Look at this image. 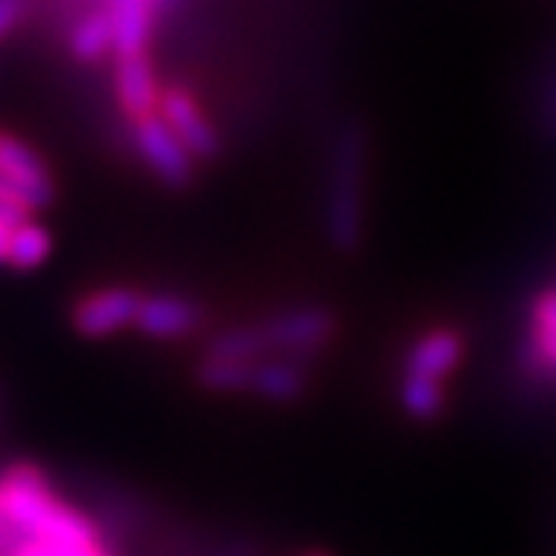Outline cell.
I'll return each mask as SVG.
<instances>
[{
	"label": "cell",
	"instance_id": "obj_20",
	"mask_svg": "<svg viewBox=\"0 0 556 556\" xmlns=\"http://www.w3.org/2000/svg\"><path fill=\"white\" fill-rule=\"evenodd\" d=\"M530 327L556 330V290H543L530 307Z\"/></svg>",
	"mask_w": 556,
	"mask_h": 556
},
{
	"label": "cell",
	"instance_id": "obj_13",
	"mask_svg": "<svg viewBox=\"0 0 556 556\" xmlns=\"http://www.w3.org/2000/svg\"><path fill=\"white\" fill-rule=\"evenodd\" d=\"M117 97L121 108L137 121L154 117L161 111V87L154 77V64H150L147 54H134V58H121L117 61Z\"/></svg>",
	"mask_w": 556,
	"mask_h": 556
},
{
	"label": "cell",
	"instance_id": "obj_10",
	"mask_svg": "<svg viewBox=\"0 0 556 556\" xmlns=\"http://www.w3.org/2000/svg\"><path fill=\"white\" fill-rule=\"evenodd\" d=\"M464 353H467V340H464L460 330H453V327L427 330L407 350V361H403V374L443 383L450 374H457V367L464 364Z\"/></svg>",
	"mask_w": 556,
	"mask_h": 556
},
{
	"label": "cell",
	"instance_id": "obj_14",
	"mask_svg": "<svg viewBox=\"0 0 556 556\" xmlns=\"http://www.w3.org/2000/svg\"><path fill=\"white\" fill-rule=\"evenodd\" d=\"M111 21H114V54L134 58L147 54L150 30H154V0H111Z\"/></svg>",
	"mask_w": 556,
	"mask_h": 556
},
{
	"label": "cell",
	"instance_id": "obj_26",
	"mask_svg": "<svg viewBox=\"0 0 556 556\" xmlns=\"http://www.w3.org/2000/svg\"><path fill=\"white\" fill-rule=\"evenodd\" d=\"M553 124H556V100H553Z\"/></svg>",
	"mask_w": 556,
	"mask_h": 556
},
{
	"label": "cell",
	"instance_id": "obj_17",
	"mask_svg": "<svg viewBox=\"0 0 556 556\" xmlns=\"http://www.w3.org/2000/svg\"><path fill=\"white\" fill-rule=\"evenodd\" d=\"M114 50V21H111V11H97V14H87L74 34H71V54L84 64H93L104 54Z\"/></svg>",
	"mask_w": 556,
	"mask_h": 556
},
{
	"label": "cell",
	"instance_id": "obj_22",
	"mask_svg": "<svg viewBox=\"0 0 556 556\" xmlns=\"http://www.w3.org/2000/svg\"><path fill=\"white\" fill-rule=\"evenodd\" d=\"M21 14H24V0H0V37L17 24Z\"/></svg>",
	"mask_w": 556,
	"mask_h": 556
},
{
	"label": "cell",
	"instance_id": "obj_5",
	"mask_svg": "<svg viewBox=\"0 0 556 556\" xmlns=\"http://www.w3.org/2000/svg\"><path fill=\"white\" fill-rule=\"evenodd\" d=\"M140 293L127 290V287H111V290H97L90 296H84L71 324L80 337L90 340H104L111 333H121L124 327H137V314H140Z\"/></svg>",
	"mask_w": 556,
	"mask_h": 556
},
{
	"label": "cell",
	"instance_id": "obj_9",
	"mask_svg": "<svg viewBox=\"0 0 556 556\" xmlns=\"http://www.w3.org/2000/svg\"><path fill=\"white\" fill-rule=\"evenodd\" d=\"M150 520V507L143 500L130 496L121 486H97L93 493V523L104 533L108 546H121L137 540L147 530Z\"/></svg>",
	"mask_w": 556,
	"mask_h": 556
},
{
	"label": "cell",
	"instance_id": "obj_6",
	"mask_svg": "<svg viewBox=\"0 0 556 556\" xmlns=\"http://www.w3.org/2000/svg\"><path fill=\"white\" fill-rule=\"evenodd\" d=\"M0 180H4L30 211L50 207V200H54V180H50L47 164L24 140L8 137V134H0Z\"/></svg>",
	"mask_w": 556,
	"mask_h": 556
},
{
	"label": "cell",
	"instance_id": "obj_1",
	"mask_svg": "<svg viewBox=\"0 0 556 556\" xmlns=\"http://www.w3.org/2000/svg\"><path fill=\"white\" fill-rule=\"evenodd\" d=\"M337 337V317L327 307H293L264 324H243L217 333L207 343L211 357L227 361H267V357H296L311 361Z\"/></svg>",
	"mask_w": 556,
	"mask_h": 556
},
{
	"label": "cell",
	"instance_id": "obj_18",
	"mask_svg": "<svg viewBox=\"0 0 556 556\" xmlns=\"http://www.w3.org/2000/svg\"><path fill=\"white\" fill-rule=\"evenodd\" d=\"M50 254V233L37 224H21L11 233V250H8V267L14 270H34L47 261Z\"/></svg>",
	"mask_w": 556,
	"mask_h": 556
},
{
	"label": "cell",
	"instance_id": "obj_25",
	"mask_svg": "<svg viewBox=\"0 0 556 556\" xmlns=\"http://www.w3.org/2000/svg\"><path fill=\"white\" fill-rule=\"evenodd\" d=\"M97 556H117V553H114V549H111V546H104V549H100V553H97Z\"/></svg>",
	"mask_w": 556,
	"mask_h": 556
},
{
	"label": "cell",
	"instance_id": "obj_7",
	"mask_svg": "<svg viewBox=\"0 0 556 556\" xmlns=\"http://www.w3.org/2000/svg\"><path fill=\"white\" fill-rule=\"evenodd\" d=\"M157 114L180 137V143L190 150L193 161H214L220 154V137H217L214 124L207 121V114L200 111V104L187 90L167 87L164 97H161V111Z\"/></svg>",
	"mask_w": 556,
	"mask_h": 556
},
{
	"label": "cell",
	"instance_id": "obj_23",
	"mask_svg": "<svg viewBox=\"0 0 556 556\" xmlns=\"http://www.w3.org/2000/svg\"><path fill=\"white\" fill-rule=\"evenodd\" d=\"M11 233H14V227H8V224H0V264H8V250H11Z\"/></svg>",
	"mask_w": 556,
	"mask_h": 556
},
{
	"label": "cell",
	"instance_id": "obj_19",
	"mask_svg": "<svg viewBox=\"0 0 556 556\" xmlns=\"http://www.w3.org/2000/svg\"><path fill=\"white\" fill-rule=\"evenodd\" d=\"M530 353H533V361L540 367L556 374V330L530 327Z\"/></svg>",
	"mask_w": 556,
	"mask_h": 556
},
{
	"label": "cell",
	"instance_id": "obj_8",
	"mask_svg": "<svg viewBox=\"0 0 556 556\" xmlns=\"http://www.w3.org/2000/svg\"><path fill=\"white\" fill-rule=\"evenodd\" d=\"M104 546V533H100L90 514L80 510L67 520V527L47 536H24L0 556H97Z\"/></svg>",
	"mask_w": 556,
	"mask_h": 556
},
{
	"label": "cell",
	"instance_id": "obj_3",
	"mask_svg": "<svg viewBox=\"0 0 556 556\" xmlns=\"http://www.w3.org/2000/svg\"><path fill=\"white\" fill-rule=\"evenodd\" d=\"M0 503H4L8 523L17 540L43 536L71 510V503L50 486L47 473L27 460H17L0 473Z\"/></svg>",
	"mask_w": 556,
	"mask_h": 556
},
{
	"label": "cell",
	"instance_id": "obj_15",
	"mask_svg": "<svg viewBox=\"0 0 556 556\" xmlns=\"http://www.w3.org/2000/svg\"><path fill=\"white\" fill-rule=\"evenodd\" d=\"M400 407L417 424H437L446 414L443 383L403 374V380H400Z\"/></svg>",
	"mask_w": 556,
	"mask_h": 556
},
{
	"label": "cell",
	"instance_id": "obj_24",
	"mask_svg": "<svg viewBox=\"0 0 556 556\" xmlns=\"http://www.w3.org/2000/svg\"><path fill=\"white\" fill-rule=\"evenodd\" d=\"M300 556H333V553H327V549H307V553H300Z\"/></svg>",
	"mask_w": 556,
	"mask_h": 556
},
{
	"label": "cell",
	"instance_id": "obj_4",
	"mask_svg": "<svg viewBox=\"0 0 556 556\" xmlns=\"http://www.w3.org/2000/svg\"><path fill=\"white\" fill-rule=\"evenodd\" d=\"M134 143L140 161L170 187H187L193 177V157L180 143V137L167 127L161 114L143 117L134 124Z\"/></svg>",
	"mask_w": 556,
	"mask_h": 556
},
{
	"label": "cell",
	"instance_id": "obj_2",
	"mask_svg": "<svg viewBox=\"0 0 556 556\" xmlns=\"http://www.w3.org/2000/svg\"><path fill=\"white\" fill-rule=\"evenodd\" d=\"M364 177H367V127L343 121L330 143L327 167V240L337 254H357L364 243Z\"/></svg>",
	"mask_w": 556,
	"mask_h": 556
},
{
	"label": "cell",
	"instance_id": "obj_16",
	"mask_svg": "<svg viewBox=\"0 0 556 556\" xmlns=\"http://www.w3.org/2000/svg\"><path fill=\"white\" fill-rule=\"evenodd\" d=\"M257 361H227V357H211L197 364V383L214 393H250V377H254Z\"/></svg>",
	"mask_w": 556,
	"mask_h": 556
},
{
	"label": "cell",
	"instance_id": "obj_12",
	"mask_svg": "<svg viewBox=\"0 0 556 556\" xmlns=\"http://www.w3.org/2000/svg\"><path fill=\"white\" fill-rule=\"evenodd\" d=\"M200 320H204V311H200L193 300L174 296V293H154L140 300L137 330L154 340H180L193 333Z\"/></svg>",
	"mask_w": 556,
	"mask_h": 556
},
{
	"label": "cell",
	"instance_id": "obj_11",
	"mask_svg": "<svg viewBox=\"0 0 556 556\" xmlns=\"http://www.w3.org/2000/svg\"><path fill=\"white\" fill-rule=\"evenodd\" d=\"M311 361L296 357H267L254 364V377H250V396H257L270 407H290V403L303 400L311 390Z\"/></svg>",
	"mask_w": 556,
	"mask_h": 556
},
{
	"label": "cell",
	"instance_id": "obj_21",
	"mask_svg": "<svg viewBox=\"0 0 556 556\" xmlns=\"http://www.w3.org/2000/svg\"><path fill=\"white\" fill-rule=\"evenodd\" d=\"M193 556H264V553H261V543H254V540H224V543H214Z\"/></svg>",
	"mask_w": 556,
	"mask_h": 556
}]
</instances>
